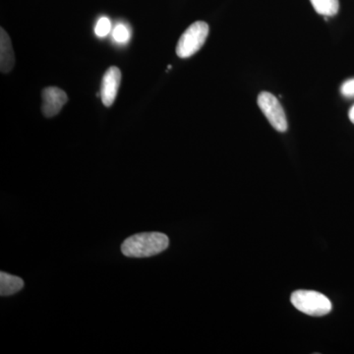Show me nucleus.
<instances>
[{
  "label": "nucleus",
  "mask_w": 354,
  "mask_h": 354,
  "mask_svg": "<svg viewBox=\"0 0 354 354\" xmlns=\"http://www.w3.org/2000/svg\"><path fill=\"white\" fill-rule=\"evenodd\" d=\"M169 245V237L162 232H142L125 239L121 252L130 258L152 257L164 252Z\"/></svg>",
  "instance_id": "nucleus-1"
},
{
  "label": "nucleus",
  "mask_w": 354,
  "mask_h": 354,
  "mask_svg": "<svg viewBox=\"0 0 354 354\" xmlns=\"http://www.w3.org/2000/svg\"><path fill=\"white\" fill-rule=\"evenodd\" d=\"M290 301L295 308L309 316H325L332 310L329 298L317 291H295L291 295Z\"/></svg>",
  "instance_id": "nucleus-2"
},
{
  "label": "nucleus",
  "mask_w": 354,
  "mask_h": 354,
  "mask_svg": "<svg viewBox=\"0 0 354 354\" xmlns=\"http://www.w3.org/2000/svg\"><path fill=\"white\" fill-rule=\"evenodd\" d=\"M209 26L207 23L198 21L189 26L179 39L176 46V55L180 58H188L201 50L208 38Z\"/></svg>",
  "instance_id": "nucleus-3"
},
{
  "label": "nucleus",
  "mask_w": 354,
  "mask_h": 354,
  "mask_svg": "<svg viewBox=\"0 0 354 354\" xmlns=\"http://www.w3.org/2000/svg\"><path fill=\"white\" fill-rule=\"evenodd\" d=\"M258 106L277 131L286 132L288 130L285 111L274 95L268 92L261 93L258 97Z\"/></svg>",
  "instance_id": "nucleus-4"
},
{
  "label": "nucleus",
  "mask_w": 354,
  "mask_h": 354,
  "mask_svg": "<svg viewBox=\"0 0 354 354\" xmlns=\"http://www.w3.org/2000/svg\"><path fill=\"white\" fill-rule=\"evenodd\" d=\"M43 106L41 111L46 118H50L57 115L67 102L68 95L64 90L57 87H46L41 93Z\"/></svg>",
  "instance_id": "nucleus-5"
},
{
  "label": "nucleus",
  "mask_w": 354,
  "mask_h": 354,
  "mask_svg": "<svg viewBox=\"0 0 354 354\" xmlns=\"http://www.w3.org/2000/svg\"><path fill=\"white\" fill-rule=\"evenodd\" d=\"M121 82V71L118 67L111 66L102 77L101 97L104 106H111L115 101Z\"/></svg>",
  "instance_id": "nucleus-6"
},
{
  "label": "nucleus",
  "mask_w": 354,
  "mask_h": 354,
  "mask_svg": "<svg viewBox=\"0 0 354 354\" xmlns=\"http://www.w3.org/2000/svg\"><path fill=\"white\" fill-rule=\"evenodd\" d=\"M15 64L12 41L3 28L0 29V70L2 73H9Z\"/></svg>",
  "instance_id": "nucleus-7"
},
{
  "label": "nucleus",
  "mask_w": 354,
  "mask_h": 354,
  "mask_svg": "<svg viewBox=\"0 0 354 354\" xmlns=\"http://www.w3.org/2000/svg\"><path fill=\"white\" fill-rule=\"evenodd\" d=\"M24 281L19 277L12 276L6 272H0V295L9 297L22 290Z\"/></svg>",
  "instance_id": "nucleus-8"
},
{
  "label": "nucleus",
  "mask_w": 354,
  "mask_h": 354,
  "mask_svg": "<svg viewBox=\"0 0 354 354\" xmlns=\"http://www.w3.org/2000/svg\"><path fill=\"white\" fill-rule=\"evenodd\" d=\"M317 13L325 17H332L339 12V0H310Z\"/></svg>",
  "instance_id": "nucleus-9"
},
{
  "label": "nucleus",
  "mask_w": 354,
  "mask_h": 354,
  "mask_svg": "<svg viewBox=\"0 0 354 354\" xmlns=\"http://www.w3.org/2000/svg\"><path fill=\"white\" fill-rule=\"evenodd\" d=\"M113 37L116 43L127 44L131 38V31L127 25L118 24L114 27Z\"/></svg>",
  "instance_id": "nucleus-10"
},
{
  "label": "nucleus",
  "mask_w": 354,
  "mask_h": 354,
  "mask_svg": "<svg viewBox=\"0 0 354 354\" xmlns=\"http://www.w3.org/2000/svg\"><path fill=\"white\" fill-rule=\"evenodd\" d=\"M111 30V20L108 17H102L95 25V32L99 38L108 36Z\"/></svg>",
  "instance_id": "nucleus-11"
},
{
  "label": "nucleus",
  "mask_w": 354,
  "mask_h": 354,
  "mask_svg": "<svg viewBox=\"0 0 354 354\" xmlns=\"http://www.w3.org/2000/svg\"><path fill=\"white\" fill-rule=\"evenodd\" d=\"M342 94L344 95V97H354V79H351V80L346 81L344 84H342L341 88Z\"/></svg>",
  "instance_id": "nucleus-12"
},
{
  "label": "nucleus",
  "mask_w": 354,
  "mask_h": 354,
  "mask_svg": "<svg viewBox=\"0 0 354 354\" xmlns=\"http://www.w3.org/2000/svg\"><path fill=\"white\" fill-rule=\"evenodd\" d=\"M349 120H351V122L354 124V106L351 109L348 113Z\"/></svg>",
  "instance_id": "nucleus-13"
}]
</instances>
